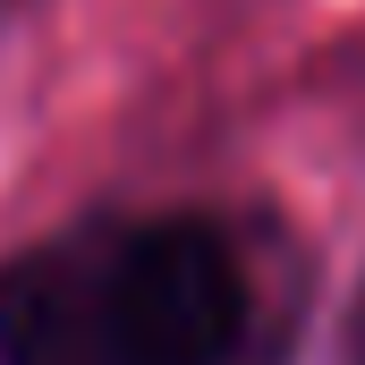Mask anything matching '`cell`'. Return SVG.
Listing matches in <instances>:
<instances>
[{
  "label": "cell",
  "instance_id": "1",
  "mask_svg": "<svg viewBox=\"0 0 365 365\" xmlns=\"http://www.w3.org/2000/svg\"><path fill=\"white\" fill-rule=\"evenodd\" d=\"M255 289L212 221H136L0 264V365H238Z\"/></svg>",
  "mask_w": 365,
  "mask_h": 365
}]
</instances>
